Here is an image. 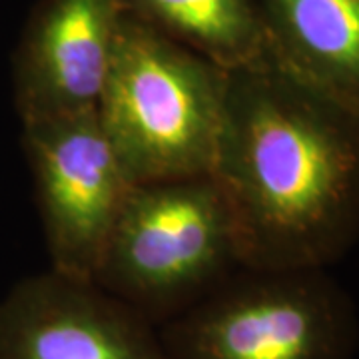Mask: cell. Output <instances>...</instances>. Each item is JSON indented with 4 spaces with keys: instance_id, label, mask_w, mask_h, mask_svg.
<instances>
[{
    "instance_id": "obj_1",
    "label": "cell",
    "mask_w": 359,
    "mask_h": 359,
    "mask_svg": "<svg viewBox=\"0 0 359 359\" xmlns=\"http://www.w3.org/2000/svg\"><path fill=\"white\" fill-rule=\"evenodd\" d=\"M214 176L240 266L325 269L359 238V110L271 54L228 70Z\"/></svg>"
},
{
    "instance_id": "obj_2",
    "label": "cell",
    "mask_w": 359,
    "mask_h": 359,
    "mask_svg": "<svg viewBox=\"0 0 359 359\" xmlns=\"http://www.w3.org/2000/svg\"><path fill=\"white\" fill-rule=\"evenodd\" d=\"M228 72L122 13L96 116L128 182L210 174Z\"/></svg>"
},
{
    "instance_id": "obj_3",
    "label": "cell",
    "mask_w": 359,
    "mask_h": 359,
    "mask_svg": "<svg viewBox=\"0 0 359 359\" xmlns=\"http://www.w3.org/2000/svg\"><path fill=\"white\" fill-rule=\"evenodd\" d=\"M240 268L228 202L198 174L130 186L92 282L160 327Z\"/></svg>"
},
{
    "instance_id": "obj_4",
    "label": "cell",
    "mask_w": 359,
    "mask_h": 359,
    "mask_svg": "<svg viewBox=\"0 0 359 359\" xmlns=\"http://www.w3.org/2000/svg\"><path fill=\"white\" fill-rule=\"evenodd\" d=\"M170 359H353V302L325 269L240 268L158 327Z\"/></svg>"
},
{
    "instance_id": "obj_5",
    "label": "cell",
    "mask_w": 359,
    "mask_h": 359,
    "mask_svg": "<svg viewBox=\"0 0 359 359\" xmlns=\"http://www.w3.org/2000/svg\"><path fill=\"white\" fill-rule=\"evenodd\" d=\"M50 269L92 282L130 190L96 108L22 124Z\"/></svg>"
},
{
    "instance_id": "obj_6",
    "label": "cell",
    "mask_w": 359,
    "mask_h": 359,
    "mask_svg": "<svg viewBox=\"0 0 359 359\" xmlns=\"http://www.w3.org/2000/svg\"><path fill=\"white\" fill-rule=\"evenodd\" d=\"M0 359H170L160 332L94 282L48 269L0 302Z\"/></svg>"
},
{
    "instance_id": "obj_7",
    "label": "cell",
    "mask_w": 359,
    "mask_h": 359,
    "mask_svg": "<svg viewBox=\"0 0 359 359\" xmlns=\"http://www.w3.org/2000/svg\"><path fill=\"white\" fill-rule=\"evenodd\" d=\"M122 0H42L14 62L20 122L96 108Z\"/></svg>"
},
{
    "instance_id": "obj_8",
    "label": "cell",
    "mask_w": 359,
    "mask_h": 359,
    "mask_svg": "<svg viewBox=\"0 0 359 359\" xmlns=\"http://www.w3.org/2000/svg\"><path fill=\"white\" fill-rule=\"evenodd\" d=\"M268 52L359 110V0H254Z\"/></svg>"
},
{
    "instance_id": "obj_9",
    "label": "cell",
    "mask_w": 359,
    "mask_h": 359,
    "mask_svg": "<svg viewBox=\"0 0 359 359\" xmlns=\"http://www.w3.org/2000/svg\"><path fill=\"white\" fill-rule=\"evenodd\" d=\"M122 11L226 72L268 54L254 0H122Z\"/></svg>"
}]
</instances>
